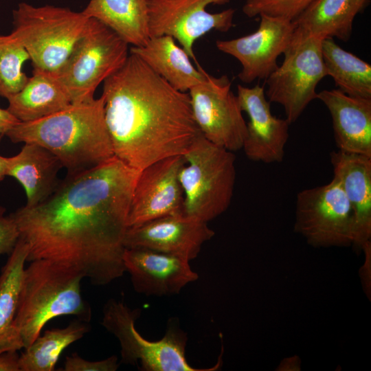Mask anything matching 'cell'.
<instances>
[{"label":"cell","mask_w":371,"mask_h":371,"mask_svg":"<svg viewBox=\"0 0 371 371\" xmlns=\"http://www.w3.org/2000/svg\"><path fill=\"white\" fill-rule=\"evenodd\" d=\"M139 171L113 156L67 174L41 203L12 213L27 261L46 259L74 268L96 286L124 275L127 220Z\"/></svg>","instance_id":"obj_1"},{"label":"cell","mask_w":371,"mask_h":371,"mask_svg":"<svg viewBox=\"0 0 371 371\" xmlns=\"http://www.w3.org/2000/svg\"><path fill=\"white\" fill-rule=\"evenodd\" d=\"M102 96L114 156L135 170L183 155L201 134L188 92L175 89L134 54L103 82Z\"/></svg>","instance_id":"obj_2"},{"label":"cell","mask_w":371,"mask_h":371,"mask_svg":"<svg viewBox=\"0 0 371 371\" xmlns=\"http://www.w3.org/2000/svg\"><path fill=\"white\" fill-rule=\"evenodd\" d=\"M5 135L14 143H34L53 153L67 174L89 170L114 156L101 95L71 103L37 120L19 122Z\"/></svg>","instance_id":"obj_3"},{"label":"cell","mask_w":371,"mask_h":371,"mask_svg":"<svg viewBox=\"0 0 371 371\" xmlns=\"http://www.w3.org/2000/svg\"><path fill=\"white\" fill-rule=\"evenodd\" d=\"M30 262L23 272L14 321L24 348L56 317L71 315L88 323L92 318L91 308L81 293V272L49 260Z\"/></svg>","instance_id":"obj_4"},{"label":"cell","mask_w":371,"mask_h":371,"mask_svg":"<svg viewBox=\"0 0 371 371\" xmlns=\"http://www.w3.org/2000/svg\"><path fill=\"white\" fill-rule=\"evenodd\" d=\"M182 156L185 164L179 179L184 196L183 213L207 223L231 204L236 157L234 152L213 144L202 134Z\"/></svg>","instance_id":"obj_5"},{"label":"cell","mask_w":371,"mask_h":371,"mask_svg":"<svg viewBox=\"0 0 371 371\" xmlns=\"http://www.w3.org/2000/svg\"><path fill=\"white\" fill-rule=\"evenodd\" d=\"M89 17L69 8L19 3L12 33L27 52L34 69L58 74L84 32Z\"/></svg>","instance_id":"obj_6"},{"label":"cell","mask_w":371,"mask_h":371,"mask_svg":"<svg viewBox=\"0 0 371 371\" xmlns=\"http://www.w3.org/2000/svg\"><path fill=\"white\" fill-rule=\"evenodd\" d=\"M139 308L109 299L104 305L101 324L120 345L121 362L137 366L142 371H210L190 366L186 356L188 337L175 319H170L164 336L157 341L144 338L136 329Z\"/></svg>","instance_id":"obj_7"},{"label":"cell","mask_w":371,"mask_h":371,"mask_svg":"<svg viewBox=\"0 0 371 371\" xmlns=\"http://www.w3.org/2000/svg\"><path fill=\"white\" fill-rule=\"evenodd\" d=\"M128 44L100 21L89 18L57 76L71 103L94 98L97 87L120 69L129 55Z\"/></svg>","instance_id":"obj_8"},{"label":"cell","mask_w":371,"mask_h":371,"mask_svg":"<svg viewBox=\"0 0 371 371\" xmlns=\"http://www.w3.org/2000/svg\"><path fill=\"white\" fill-rule=\"evenodd\" d=\"M294 230L314 247L352 245V209L335 179L297 193Z\"/></svg>","instance_id":"obj_9"},{"label":"cell","mask_w":371,"mask_h":371,"mask_svg":"<svg viewBox=\"0 0 371 371\" xmlns=\"http://www.w3.org/2000/svg\"><path fill=\"white\" fill-rule=\"evenodd\" d=\"M322 40L308 37L290 43L283 54L282 64L265 80L267 98L282 106L290 124L317 98V86L327 76L322 58Z\"/></svg>","instance_id":"obj_10"},{"label":"cell","mask_w":371,"mask_h":371,"mask_svg":"<svg viewBox=\"0 0 371 371\" xmlns=\"http://www.w3.org/2000/svg\"><path fill=\"white\" fill-rule=\"evenodd\" d=\"M194 121L202 135L232 152L243 148L247 123L227 75L203 80L188 91Z\"/></svg>","instance_id":"obj_11"},{"label":"cell","mask_w":371,"mask_h":371,"mask_svg":"<svg viewBox=\"0 0 371 371\" xmlns=\"http://www.w3.org/2000/svg\"><path fill=\"white\" fill-rule=\"evenodd\" d=\"M229 0H148L150 35L170 36L178 41L190 58L198 63L194 43L207 33L227 32L234 25V10L211 13V4L223 5Z\"/></svg>","instance_id":"obj_12"},{"label":"cell","mask_w":371,"mask_h":371,"mask_svg":"<svg viewBox=\"0 0 371 371\" xmlns=\"http://www.w3.org/2000/svg\"><path fill=\"white\" fill-rule=\"evenodd\" d=\"M260 24L253 33L230 40H218L217 49L240 63L238 78L244 83L266 80L278 67V58L289 47L293 31V21L260 14Z\"/></svg>","instance_id":"obj_13"},{"label":"cell","mask_w":371,"mask_h":371,"mask_svg":"<svg viewBox=\"0 0 371 371\" xmlns=\"http://www.w3.org/2000/svg\"><path fill=\"white\" fill-rule=\"evenodd\" d=\"M182 155L166 157L139 171L133 191L128 228L164 216L183 213V192L179 174Z\"/></svg>","instance_id":"obj_14"},{"label":"cell","mask_w":371,"mask_h":371,"mask_svg":"<svg viewBox=\"0 0 371 371\" xmlns=\"http://www.w3.org/2000/svg\"><path fill=\"white\" fill-rule=\"evenodd\" d=\"M214 234L207 223L179 213L128 227L124 247L146 248L191 261L197 258L203 245Z\"/></svg>","instance_id":"obj_15"},{"label":"cell","mask_w":371,"mask_h":371,"mask_svg":"<svg viewBox=\"0 0 371 371\" xmlns=\"http://www.w3.org/2000/svg\"><path fill=\"white\" fill-rule=\"evenodd\" d=\"M237 98L249 117L243 148L248 159L265 164L280 163L284 155L290 122L271 111L263 86L237 87Z\"/></svg>","instance_id":"obj_16"},{"label":"cell","mask_w":371,"mask_h":371,"mask_svg":"<svg viewBox=\"0 0 371 371\" xmlns=\"http://www.w3.org/2000/svg\"><path fill=\"white\" fill-rule=\"evenodd\" d=\"M188 260L146 248H125L123 262L135 292L146 296L175 295L199 278Z\"/></svg>","instance_id":"obj_17"},{"label":"cell","mask_w":371,"mask_h":371,"mask_svg":"<svg viewBox=\"0 0 371 371\" xmlns=\"http://www.w3.org/2000/svg\"><path fill=\"white\" fill-rule=\"evenodd\" d=\"M330 157L333 179L352 209V245L362 249L371 237V157L339 150Z\"/></svg>","instance_id":"obj_18"},{"label":"cell","mask_w":371,"mask_h":371,"mask_svg":"<svg viewBox=\"0 0 371 371\" xmlns=\"http://www.w3.org/2000/svg\"><path fill=\"white\" fill-rule=\"evenodd\" d=\"M317 98L328 109L339 150L371 157V99L322 90Z\"/></svg>","instance_id":"obj_19"},{"label":"cell","mask_w":371,"mask_h":371,"mask_svg":"<svg viewBox=\"0 0 371 371\" xmlns=\"http://www.w3.org/2000/svg\"><path fill=\"white\" fill-rule=\"evenodd\" d=\"M368 3V0H315L293 21L291 43L308 37L347 42L355 16Z\"/></svg>","instance_id":"obj_20"},{"label":"cell","mask_w":371,"mask_h":371,"mask_svg":"<svg viewBox=\"0 0 371 371\" xmlns=\"http://www.w3.org/2000/svg\"><path fill=\"white\" fill-rule=\"evenodd\" d=\"M7 176L17 180L23 188L27 207L36 205L49 197L57 188L58 173L63 165L45 148L25 143L16 155L7 157Z\"/></svg>","instance_id":"obj_21"},{"label":"cell","mask_w":371,"mask_h":371,"mask_svg":"<svg viewBox=\"0 0 371 371\" xmlns=\"http://www.w3.org/2000/svg\"><path fill=\"white\" fill-rule=\"evenodd\" d=\"M129 52L181 92H188L205 77L206 71L199 63L194 67L188 54L170 36H151L143 46H131Z\"/></svg>","instance_id":"obj_22"},{"label":"cell","mask_w":371,"mask_h":371,"mask_svg":"<svg viewBox=\"0 0 371 371\" xmlns=\"http://www.w3.org/2000/svg\"><path fill=\"white\" fill-rule=\"evenodd\" d=\"M7 100L8 111L21 122L37 120L71 104L57 74L37 69L23 87Z\"/></svg>","instance_id":"obj_23"},{"label":"cell","mask_w":371,"mask_h":371,"mask_svg":"<svg viewBox=\"0 0 371 371\" xmlns=\"http://www.w3.org/2000/svg\"><path fill=\"white\" fill-rule=\"evenodd\" d=\"M28 254L27 244L19 238L0 273V355L24 348L14 321Z\"/></svg>","instance_id":"obj_24"},{"label":"cell","mask_w":371,"mask_h":371,"mask_svg":"<svg viewBox=\"0 0 371 371\" xmlns=\"http://www.w3.org/2000/svg\"><path fill=\"white\" fill-rule=\"evenodd\" d=\"M82 12L108 26L132 46H143L150 38L148 0H89Z\"/></svg>","instance_id":"obj_25"},{"label":"cell","mask_w":371,"mask_h":371,"mask_svg":"<svg viewBox=\"0 0 371 371\" xmlns=\"http://www.w3.org/2000/svg\"><path fill=\"white\" fill-rule=\"evenodd\" d=\"M326 75L339 90L348 95L371 99V65L341 48L333 38L322 41Z\"/></svg>","instance_id":"obj_26"},{"label":"cell","mask_w":371,"mask_h":371,"mask_svg":"<svg viewBox=\"0 0 371 371\" xmlns=\"http://www.w3.org/2000/svg\"><path fill=\"white\" fill-rule=\"evenodd\" d=\"M89 330V323L76 319L65 328L45 330L19 356L20 371L54 370L63 350Z\"/></svg>","instance_id":"obj_27"},{"label":"cell","mask_w":371,"mask_h":371,"mask_svg":"<svg viewBox=\"0 0 371 371\" xmlns=\"http://www.w3.org/2000/svg\"><path fill=\"white\" fill-rule=\"evenodd\" d=\"M30 56L17 38L0 34V96L6 99L19 92L28 78L22 71Z\"/></svg>","instance_id":"obj_28"},{"label":"cell","mask_w":371,"mask_h":371,"mask_svg":"<svg viewBox=\"0 0 371 371\" xmlns=\"http://www.w3.org/2000/svg\"><path fill=\"white\" fill-rule=\"evenodd\" d=\"M315 0H246L243 11L249 17L260 14L293 21Z\"/></svg>","instance_id":"obj_29"},{"label":"cell","mask_w":371,"mask_h":371,"mask_svg":"<svg viewBox=\"0 0 371 371\" xmlns=\"http://www.w3.org/2000/svg\"><path fill=\"white\" fill-rule=\"evenodd\" d=\"M118 358L111 356L100 361H88L77 353L66 357L64 371H115L119 368Z\"/></svg>","instance_id":"obj_30"},{"label":"cell","mask_w":371,"mask_h":371,"mask_svg":"<svg viewBox=\"0 0 371 371\" xmlns=\"http://www.w3.org/2000/svg\"><path fill=\"white\" fill-rule=\"evenodd\" d=\"M5 208L0 205V256L10 255L20 238L19 232L13 218L6 216Z\"/></svg>","instance_id":"obj_31"},{"label":"cell","mask_w":371,"mask_h":371,"mask_svg":"<svg viewBox=\"0 0 371 371\" xmlns=\"http://www.w3.org/2000/svg\"><path fill=\"white\" fill-rule=\"evenodd\" d=\"M19 359L17 352H8L0 355V371H20Z\"/></svg>","instance_id":"obj_32"},{"label":"cell","mask_w":371,"mask_h":371,"mask_svg":"<svg viewBox=\"0 0 371 371\" xmlns=\"http://www.w3.org/2000/svg\"><path fill=\"white\" fill-rule=\"evenodd\" d=\"M20 121L11 114L7 109L0 108V133L5 135L6 133Z\"/></svg>","instance_id":"obj_33"},{"label":"cell","mask_w":371,"mask_h":371,"mask_svg":"<svg viewBox=\"0 0 371 371\" xmlns=\"http://www.w3.org/2000/svg\"><path fill=\"white\" fill-rule=\"evenodd\" d=\"M3 136V134L0 133V142ZM7 157L0 155V181H2L7 176Z\"/></svg>","instance_id":"obj_34"}]
</instances>
